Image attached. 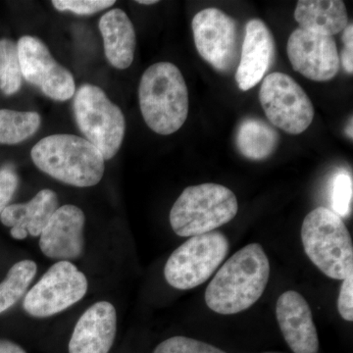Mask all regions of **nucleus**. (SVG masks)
Wrapping results in <instances>:
<instances>
[{"label":"nucleus","mask_w":353,"mask_h":353,"mask_svg":"<svg viewBox=\"0 0 353 353\" xmlns=\"http://www.w3.org/2000/svg\"><path fill=\"white\" fill-rule=\"evenodd\" d=\"M270 263L263 248L250 243L234 253L218 270L205 290V303L222 315L243 312L263 294Z\"/></svg>","instance_id":"1"},{"label":"nucleus","mask_w":353,"mask_h":353,"mask_svg":"<svg viewBox=\"0 0 353 353\" xmlns=\"http://www.w3.org/2000/svg\"><path fill=\"white\" fill-rule=\"evenodd\" d=\"M139 108L145 124L162 136L183 127L189 115V92L180 69L170 62L148 67L139 87Z\"/></svg>","instance_id":"2"},{"label":"nucleus","mask_w":353,"mask_h":353,"mask_svg":"<svg viewBox=\"0 0 353 353\" xmlns=\"http://www.w3.org/2000/svg\"><path fill=\"white\" fill-rule=\"evenodd\" d=\"M31 157L44 174L77 188L97 185L105 171L101 152L87 139L75 134L46 137L32 148Z\"/></svg>","instance_id":"3"},{"label":"nucleus","mask_w":353,"mask_h":353,"mask_svg":"<svg viewBox=\"0 0 353 353\" xmlns=\"http://www.w3.org/2000/svg\"><path fill=\"white\" fill-rule=\"evenodd\" d=\"M304 252L327 277L343 280L353 273L352 236L340 216L318 208L304 218L301 227Z\"/></svg>","instance_id":"4"},{"label":"nucleus","mask_w":353,"mask_h":353,"mask_svg":"<svg viewBox=\"0 0 353 353\" xmlns=\"http://www.w3.org/2000/svg\"><path fill=\"white\" fill-rule=\"evenodd\" d=\"M236 196L218 183H201L183 190L170 211L172 229L179 236L210 233L238 214Z\"/></svg>","instance_id":"5"},{"label":"nucleus","mask_w":353,"mask_h":353,"mask_svg":"<svg viewBox=\"0 0 353 353\" xmlns=\"http://www.w3.org/2000/svg\"><path fill=\"white\" fill-rule=\"evenodd\" d=\"M74 115L85 139L101 152L104 160L112 159L121 148L126 120L119 106L110 101L102 88L83 83L74 95Z\"/></svg>","instance_id":"6"},{"label":"nucleus","mask_w":353,"mask_h":353,"mask_svg":"<svg viewBox=\"0 0 353 353\" xmlns=\"http://www.w3.org/2000/svg\"><path fill=\"white\" fill-rule=\"evenodd\" d=\"M229 250V241L221 232L192 236L176 248L167 260L165 280L174 289H194L214 274Z\"/></svg>","instance_id":"7"},{"label":"nucleus","mask_w":353,"mask_h":353,"mask_svg":"<svg viewBox=\"0 0 353 353\" xmlns=\"http://www.w3.org/2000/svg\"><path fill=\"white\" fill-rule=\"evenodd\" d=\"M88 289V279L82 271L72 262L57 261L28 290L23 308L32 317H51L82 301Z\"/></svg>","instance_id":"8"},{"label":"nucleus","mask_w":353,"mask_h":353,"mask_svg":"<svg viewBox=\"0 0 353 353\" xmlns=\"http://www.w3.org/2000/svg\"><path fill=\"white\" fill-rule=\"evenodd\" d=\"M259 99L269 122L288 134L305 132L314 118V108L307 94L287 74L274 72L265 77Z\"/></svg>","instance_id":"9"},{"label":"nucleus","mask_w":353,"mask_h":353,"mask_svg":"<svg viewBox=\"0 0 353 353\" xmlns=\"http://www.w3.org/2000/svg\"><path fill=\"white\" fill-rule=\"evenodd\" d=\"M197 52L221 73H230L239 63L241 43L239 24L217 8L199 11L192 22Z\"/></svg>","instance_id":"10"},{"label":"nucleus","mask_w":353,"mask_h":353,"mask_svg":"<svg viewBox=\"0 0 353 353\" xmlns=\"http://www.w3.org/2000/svg\"><path fill=\"white\" fill-rule=\"evenodd\" d=\"M17 48L21 71L28 83L53 101H66L75 95L73 74L58 63L43 41L24 36L18 41Z\"/></svg>","instance_id":"11"},{"label":"nucleus","mask_w":353,"mask_h":353,"mask_svg":"<svg viewBox=\"0 0 353 353\" xmlns=\"http://www.w3.org/2000/svg\"><path fill=\"white\" fill-rule=\"evenodd\" d=\"M287 53L294 71L315 82L332 80L340 70V54L333 37L299 28L290 36Z\"/></svg>","instance_id":"12"},{"label":"nucleus","mask_w":353,"mask_h":353,"mask_svg":"<svg viewBox=\"0 0 353 353\" xmlns=\"http://www.w3.org/2000/svg\"><path fill=\"white\" fill-rule=\"evenodd\" d=\"M85 215L72 204L59 206L39 236V248L46 257L57 261L80 259L85 248Z\"/></svg>","instance_id":"13"},{"label":"nucleus","mask_w":353,"mask_h":353,"mask_svg":"<svg viewBox=\"0 0 353 353\" xmlns=\"http://www.w3.org/2000/svg\"><path fill=\"white\" fill-rule=\"evenodd\" d=\"M274 55L275 41L269 28L260 19L248 21L236 71L239 88L246 92L259 85L273 63Z\"/></svg>","instance_id":"14"},{"label":"nucleus","mask_w":353,"mask_h":353,"mask_svg":"<svg viewBox=\"0 0 353 353\" xmlns=\"http://www.w3.org/2000/svg\"><path fill=\"white\" fill-rule=\"evenodd\" d=\"M279 327L288 345L294 353H317L319 350L317 330L310 306L294 290L281 294L276 305Z\"/></svg>","instance_id":"15"},{"label":"nucleus","mask_w":353,"mask_h":353,"mask_svg":"<svg viewBox=\"0 0 353 353\" xmlns=\"http://www.w3.org/2000/svg\"><path fill=\"white\" fill-rule=\"evenodd\" d=\"M117 333V312L112 303L99 301L77 322L69 341V353H109Z\"/></svg>","instance_id":"16"},{"label":"nucleus","mask_w":353,"mask_h":353,"mask_svg":"<svg viewBox=\"0 0 353 353\" xmlns=\"http://www.w3.org/2000/svg\"><path fill=\"white\" fill-rule=\"evenodd\" d=\"M58 208L57 192L41 190L29 202L9 204L0 214V221L4 226L11 228L13 239L22 241L28 236H41Z\"/></svg>","instance_id":"17"},{"label":"nucleus","mask_w":353,"mask_h":353,"mask_svg":"<svg viewBox=\"0 0 353 353\" xmlns=\"http://www.w3.org/2000/svg\"><path fill=\"white\" fill-rule=\"evenodd\" d=\"M99 27L109 63L116 69L129 68L134 61L137 37L126 12L121 9L108 11L99 20Z\"/></svg>","instance_id":"18"},{"label":"nucleus","mask_w":353,"mask_h":353,"mask_svg":"<svg viewBox=\"0 0 353 353\" xmlns=\"http://www.w3.org/2000/svg\"><path fill=\"white\" fill-rule=\"evenodd\" d=\"M299 29L333 37L345 29L348 15L341 0H299L294 10Z\"/></svg>","instance_id":"19"},{"label":"nucleus","mask_w":353,"mask_h":353,"mask_svg":"<svg viewBox=\"0 0 353 353\" xmlns=\"http://www.w3.org/2000/svg\"><path fill=\"white\" fill-rule=\"evenodd\" d=\"M236 141L243 157L252 160H263L277 150L279 134L263 120L246 118L239 126Z\"/></svg>","instance_id":"20"},{"label":"nucleus","mask_w":353,"mask_h":353,"mask_svg":"<svg viewBox=\"0 0 353 353\" xmlns=\"http://www.w3.org/2000/svg\"><path fill=\"white\" fill-rule=\"evenodd\" d=\"M37 271L36 262L29 259L22 260L11 267L6 279L0 283V314L12 308L27 294Z\"/></svg>","instance_id":"21"},{"label":"nucleus","mask_w":353,"mask_h":353,"mask_svg":"<svg viewBox=\"0 0 353 353\" xmlns=\"http://www.w3.org/2000/svg\"><path fill=\"white\" fill-rule=\"evenodd\" d=\"M41 118L32 111L0 109V145H18L39 131Z\"/></svg>","instance_id":"22"},{"label":"nucleus","mask_w":353,"mask_h":353,"mask_svg":"<svg viewBox=\"0 0 353 353\" xmlns=\"http://www.w3.org/2000/svg\"><path fill=\"white\" fill-rule=\"evenodd\" d=\"M17 43L10 39H0V90L6 95H13L22 87Z\"/></svg>","instance_id":"23"},{"label":"nucleus","mask_w":353,"mask_h":353,"mask_svg":"<svg viewBox=\"0 0 353 353\" xmlns=\"http://www.w3.org/2000/svg\"><path fill=\"white\" fill-rule=\"evenodd\" d=\"M353 196L352 178L345 171H340L333 179L331 188V205L333 212L340 217L352 214Z\"/></svg>","instance_id":"24"},{"label":"nucleus","mask_w":353,"mask_h":353,"mask_svg":"<svg viewBox=\"0 0 353 353\" xmlns=\"http://www.w3.org/2000/svg\"><path fill=\"white\" fill-rule=\"evenodd\" d=\"M153 353H226L220 348L209 343L187 338V336H172L162 341Z\"/></svg>","instance_id":"25"},{"label":"nucleus","mask_w":353,"mask_h":353,"mask_svg":"<svg viewBox=\"0 0 353 353\" xmlns=\"http://www.w3.org/2000/svg\"><path fill=\"white\" fill-rule=\"evenodd\" d=\"M52 6L60 12L77 14V15H92L110 8L116 1L114 0H53Z\"/></svg>","instance_id":"26"},{"label":"nucleus","mask_w":353,"mask_h":353,"mask_svg":"<svg viewBox=\"0 0 353 353\" xmlns=\"http://www.w3.org/2000/svg\"><path fill=\"white\" fill-rule=\"evenodd\" d=\"M19 185V176L10 165L0 169V214L10 203Z\"/></svg>","instance_id":"27"},{"label":"nucleus","mask_w":353,"mask_h":353,"mask_svg":"<svg viewBox=\"0 0 353 353\" xmlns=\"http://www.w3.org/2000/svg\"><path fill=\"white\" fill-rule=\"evenodd\" d=\"M338 310L345 321H353V273L343 280L338 299Z\"/></svg>","instance_id":"28"},{"label":"nucleus","mask_w":353,"mask_h":353,"mask_svg":"<svg viewBox=\"0 0 353 353\" xmlns=\"http://www.w3.org/2000/svg\"><path fill=\"white\" fill-rule=\"evenodd\" d=\"M343 48L340 55L341 63L348 74H353V25L350 23L343 30Z\"/></svg>","instance_id":"29"},{"label":"nucleus","mask_w":353,"mask_h":353,"mask_svg":"<svg viewBox=\"0 0 353 353\" xmlns=\"http://www.w3.org/2000/svg\"><path fill=\"white\" fill-rule=\"evenodd\" d=\"M0 353H27L24 348L8 340H0Z\"/></svg>","instance_id":"30"},{"label":"nucleus","mask_w":353,"mask_h":353,"mask_svg":"<svg viewBox=\"0 0 353 353\" xmlns=\"http://www.w3.org/2000/svg\"><path fill=\"white\" fill-rule=\"evenodd\" d=\"M137 3L143 4V6H152V4L158 3L157 0H138Z\"/></svg>","instance_id":"31"},{"label":"nucleus","mask_w":353,"mask_h":353,"mask_svg":"<svg viewBox=\"0 0 353 353\" xmlns=\"http://www.w3.org/2000/svg\"><path fill=\"white\" fill-rule=\"evenodd\" d=\"M347 134L348 138L352 139V118L350 119V124H348V126L347 127Z\"/></svg>","instance_id":"32"}]
</instances>
